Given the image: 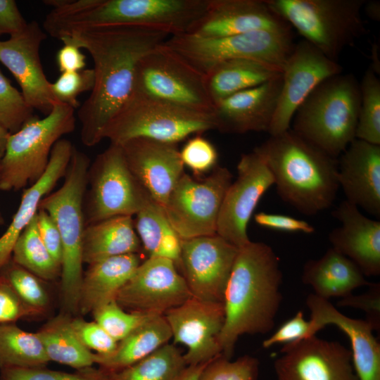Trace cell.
I'll list each match as a JSON object with an SVG mask.
<instances>
[{
    "label": "cell",
    "instance_id": "6da1fadb",
    "mask_svg": "<svg viewBox=\"0 0 380 380\" xmlns=\"http://www.w3.org/2000/svg\"><path fill=\"white\" fill-rule=\"evenodd\" d=\"M170 37L154 29L115 25L77 31L60 39L87 50L94 63V87L77 110L84 146L103 139L106 126L133 94L139 62Z\"/></svg>",
    "mask_w": 380,
    "mask_h": 380
},
{
    "label": "cell",
    "instance_id": "7a4b0ae2",
    "mask_svg": "<svg viewBox=\"0 0 380 380\" xmlns=\"http://www.w3.org/2000/svg\"><path fill=\"white\" fill-rule=\"evenodd\" d=\"M282 277L279 259L270 246L251 241L239 248L224 294L222 356L232 358L241 336L273 329L282 300Z\"/></svg>",
    "mask_w": 380,
    "mask_h": 380
},
{
    "label": "cell",
    "instance_id": "3957f363",
    "mask_svg": "<svg viewBox=\"0 0 380 380\" xmlns=\"http://www.w3.org/2000/svg\"><path fill=\"white\" fill-rule=\"evenodd\" d=\"M209 0H53L43 26L60 39L89 28L132 25L170 37L189 33L205 13Z\"/></svg>",
    "mask_w": 380,
    "mask_h": 380
},
{
    "label": "cell",
    "instance_id": "277c9868",
    "mask_svg": "<svg viewBox=\"0 0 380 380\" xmlns=\"http://www.w3.org/2000/svg\"><path fill=\"white\" fill-rule=\"evenodd\" d=\"M271 171L279 197L302 214L329 209L339 187L335 158L291 128L253 149Z\"/></svg>",
    "mask_w": 380,
    "mask_h": 380
},
{
    "label": "cell",
    "instance_id": "5b68a950",
    "mask_svg": "<svg viewBox=\"0 0 380 380\" xmlns=\"http://www.w3.org/2000/svg\"><path fill=\"white\" fill-rule=\"evenodd\" d=\"M360 82L350 73L322 81L297 108L291 128L329 156L338 158L355 139Z\"/></svg>",
    "mask_w": 380,
    "mask_h": 380
},
{
    "label": "cell",
    "instance_id": "8992f818",
    "mask_svg": "<svg viewBox=\"0 0 380 380\" xmlns=\"http://www.w3.org/2000/svg\"><path fill=\"white\" fill-rule=\"evenodd\" d=\"M90 159L74 148L61 186L41 201L55 222L62 239L61 296L63 312L78 314L82 284V239L85 228L83 203Z\"/></svg>",
    "mask_w": 380,
    "mask_h": 380
},
{
    "label": "cell",
    "instance_id": "52a82bcc",
    "mask_svg": "<svg viewBox=\"0 0 380 380\" xmlns=\"http://www.w3.org/2000/svg\"><path fill=\"white\" fill-rule=\"evenodd\" d=\"M366 0H266L291 27L329 59L365 35L362 17Z\"/></svg>",
    "mask_w": 380,
    "mask_h": 380
},
{
    "label": "cell",
    "instance_id": "ba28073f",
    "mask_svg": "<svg viewBox=\"0 0 380 380\" xmlns=\"http://www.w3.org/2000/svg\"><path fill=\"white\" fill-rule=\"evenodd\" d=\"M75 109L58 103L43 118L34 115L10 134L0 171V190L18 191L44 173L55 144L75 129Z\"/></svg>",
    "mask_w": 380,
    "mask_h": 380
},
{
    "label": "cell",
    "instance_id": "9c48e42d",
    "mask_svg": "<svg viewBox=\"0 0 380 380\" xmlns=\"http://www.w3.org/2000/svg\"><path fill=\"white\" fill-rule=\"evenodd\" d=\"M215 129L213 113L195 111L132 94L106 126L103 139L120 145L135 138L177 144Z\"/></svg>",
    "mask_w": 380,
    "mask_h": 380
},
{
    "label": "cell",
    "instance_id": "30bf717a",
    "mask_svg": "<svg viewBox=\"0 0 380 380\" xmlns=\"http://www.w3.org/2000/svg\"><path fill=\"white\" fill-rule=\"evenodd\" d=\"M133 94L198 112L214 108L205 74L163 43L139 62Z\"/></svg>",
    "mask_w": 380,
    "mask_h": 380
},
{
    "label": "cell",
    "instance_id": "8fae6325",
    "mask_svg": "<svg viewBox=\"0 0 380 380\" xmlns=\"http://www.w3.org/2000/svg\"><path fill=\"white\" fill-rule=\"evenodd\" d=\"M163 44L203 73L217 63L239 58L260 61L282 69L294 45L291 31L270 30L217 38L186 33L171 36Z\"/></svg>",
    "mask_w": 380,
    "mask_h": 380
},
{
    "label": "cell",
    "instance_id": "7c38bea8",
    "mask_svg": "<svg viewBox=\"0 0 380 380\" xmlns=\"http://www.w3.org/2000/svg\"><path fill=\"white\" fill-rule=\"evenodd\" d=\"M87 186L85 227L113 217H133L148 194L129 170L121 146L113 144L90 163Z\"/></svg>",
    "mask_w": 380,
    "mask_h": 380
},
{
    "label": "cell",
    "instance_id": "4fadbf2b",
    "mask_svg": "<svg viewBox=\"0 0 380 380\" xmlns=\"http://www.w3.org/2000/svg\"><path fill=\"white\" fill-rule=\"evenodd\" d=\"M232 174L217 165L204 178L184 173L170 194L164 209L182 240L217 234L218 219Z\"/></svg>",
    "mask_w": 380,
    "mask_h": 380
},
{
    "label": "cell",
    "instance_id": "5bb4252c",
    "mask_svg": "<svg viewBox=\"0 0 380 380\" xmlns=\"http://www.w3.org/2000/svg\"><path fill=\"white\" fill-rule=\"evenodd\" d=\"M191 296L172 260L148 257L120 289L115 300L129 312L163 315Z\"/></svg>",
    "mask_w": 380,
    "mask_h": 380
},
{
    "label": "cell",
    "instance_id": "9a60e30c",
    "mask_svg": "<svg viewBox=\"0 0 380 380\" xmlns=\"http://www.w3.org/2000/svg\"><path fill=\"white\" fill-rule=\"evenodd\" d=\"M239 248L217 234L182 240L178 270L193 297L223 303Z\"/></svg>",
    "mask_w": 380,
    "mask_h": 380
},
{
    "label": "cell",
    "instance_id": "2e32d148",
    "mask_svg": "<svg viewBox=\"0 0 380 380\" xmlns=\"http://www.w3.org/2000/svg\"><path fill=\"white\" fill-rule=\"evenodd\" d=\"M342 72V67L305 40L294 44L281 72L277 106L270 135L291 128L293 115L304 100L324 80Z\"/></svg>",
    "mask_w": 380,
    "mask_h": 380
},
{
    "label": "cell",
    "instance_id": "e0dca14e",
    "mask_svg": "<svg viewBox=\"0 0 380 380\" xmlns=\"http://www.w3.org/2000/svg\"><path fill=\"white\" fill-rule=\"evenodd\" d=\"M237 174L225 194L217 234L241 248L251 241L249 220L262 196L274 185V179L264 159L254 150L241 156Z\"/></svg>",
    "mask_w": 380,
    "mask_h": 380
},
{
    "label": "cell",
    "instance_id": "ac0fdd59",
    "mask_svg": "<svg viewBox=\"0 0 380 380\" xmlns=\"http://www.w3.org/2000/svg\"><path fill=\"white\" fill-rule=\"evenodd\" d=\"M274 362L277 380H358L351 351L316 335L284 345Z\"/></svg>",
    "mask_w": 380,
    "mask_h": 380
},
{
    "label": "cell",
    "instance_id": "d6986e66",
    "mask_svg": "<svg viewBox=\"0 0 380 380\" xmlns=\"http://www.w3.org/2000/svg\"><path fill=\"white\" fill-rule=\"evenodd\" d=\"M174 344L187 348L184 354L189 365L207 363L222 355L220 336L224 322L223 303L190 297L164 314Z\"/></svg>",
    "mask_w": 380,
    "mask_h": 380
},
{
    "label": "cell",
    "instance_id": "ffe728a7",
    "mask_svg": "<svg viewBox=\"0 0 380 380\" xmlns=\"http://www.w3.org/2000/svg\"><path fill=\"white\" fill-rule=\"evenodd\" d=\"M47 34L33 20L20 33L0 41V62L12 73L26 103L48 115L60 103L51 89L39 57L41 44Z\"/></svg>",
    "mask_w": 380,
    "mask_h": 380
},
{
    "label": "cell",
    "instance_id": "44dd1931",
    "mask_svg": "<svg viewBox=\"0 0 380 380\" xmlns=\"http://www.w3.org/2000/svg\"><path fill=\"white\" fill-rule=\"evenodd\" d=\"M120 146L133 176L164 207L172 190L184 173L177 144L135 138Z\"/></svg>",
    "mask_w": 380,
    "mask_h": 380
},
{
    "label": "cell",
    "instance_id": "7402d4cb",
    "mask_svg": "<svg viewBox=\"0 0 380 380\" xmlns=\"http://www.w3.org/2000/svg\"><path fill=\"white\" fill-rule=\"evenodd\" d=\"M306 305L310 312L306 338L316 335L327 325L336 326L350 340L353 365L358 380H380V344L370 324L343 315L329 300L314 293L308 296Z\"/></svg>",
    "mask_w": 380,
    "mask_h": 380
},
{
    "label": "cell",
    "instance_id": "603a6c76",
    "mask_svg": "<svg viewBox=\"0 0 380 380\" xmlns=\"http://www.w3.org/2000/svg\"><path fill=\"white\" fill-rule=\"evenodd\" d=\"M291 31L266 0H209L203 16L187 34L217 38L256 30Z\"/></svg>",
    "mask_w": 380,
    "mask_h": 380
},
{
    "label": "cell",
    "instance_id": "cb8c5ba5",
    "mask_svg": "<svg viewBox=\"0 0 380 380\" xmlns=\"http://www.w3.org/2000/svg\"><path fill=\"white\" fill-rule=\"evenodd\" d=\"M281 87V75L217 101L213 111L215 129L230 134L268 132Z\"/></svg>",
    "mask_w": 380,
    "mask_h": 380
},
{
    "label": "cell",
    "instance_id": "d4e9b609",
    "mask_svg": "<svg viewBox=\"0 0 380 380\" xmlns=\"http://www.w3.org/2000/svg\"><path fill=\"white\" fill-rule=\"evenodd\" d=\"M331 215L341 225L329 234L331 248L351 260L366 277L380 274V222L343 201Z\"/></svg>",
    "mask_w": 380,
    "mask_h": 380
},
{
    "label": "cell",
    "instance_id": "484cf974",
    "mask_svg": "<svg viewBox=\"0 0 380 380\" xmlns=\"http://www.w3.org/2000/svg\"><path fill=\"white\" fill-rule=\"evenodd\" d=\"M338 182L346 201L380 217V145L355 139L338 160Z\"/></svg>",
    "mask_w": 380,
    "mask_h": 380
},
{
    "label": "cell",
    "instance_id": "4316f807",
    "mask_svg": "<svg viewBox=\"0 0 380 380\" xmlns=\"http://www.w3.org/2000/svg\"><path fill=\"white\" fill-rule=\"evenodd\" d=\"M74 148L69 140L59 139L51 150L49 162L43 175L29 188L24 189L18 210L0 237V271L11 259L18 239L36 216L42 200L64 177Z\"/></svg>",
    "mask_w": 380,
    "mask_h": 380
},
{
    "label": "cell",
    "instance_id": "83f0119b",
    "mask_svg": "<svg viewBox=\"0 0 380 380\" xmlns=\"http://www.w3.org/2000/svg\"><path fill=\"white\" fill-rule=\"evenodd\" d=\"M141 253L106 258L89 265L83 273L80 291L78 314L92 312L115 299L120 289L141 262Z\"/></svg>",
    "mask_w": 380,
    "mask_h": 380
},
{
    "label": "cell",
    "instance_id": "f1b7e54d",
    "mask_svg": "<svg viewBox=\"0 0 380 380\" xmlns=\"http://www.w3.org/2000/svg\"><path fill=\"white\" fill-rule=\"evenodd\" d=\"M301 278L305 284L312 288L315 295L326 300L332 297L342 298L370 284L351 260L333 248L319 259L308 260Z\"/></svg>",
    "mask_w": 380,
    "mask_h": 380
},
{
    "label": "cell",
    "instance_id": "f546056e",
    "mask_svg": "<svg viewBox=\"0 0 380 380\" xmlns=\"http://www.w3.org/2000/svg\"><path fill=\"white\" fill-rule=\"evenodd\" d=\"M141 241L133 217L116 216L85 227L82 239V260L91 265L114 256L141 253Z\"/></svg>",
    "mask_w": 380,
    "mask_h": 380
},
{
    "label": "cell",
    "instance_id": "4dcf8cb0",
    "mask_svg": "<svg viewBox=\"0 0 380 380\" xmlns=\"http://www.w3.org/2000/svg\"><path fill=\"white\" fill-rule=\"evenodd\" d=\"M282 69L253 59L221 61L205 74L209 94L214 104L237 92L260 85L281 75Z\"/></svg>",
    "mask_w": 380,
    "mask_h": 380
},
{
    "label": "cell",
    "instance_id": "1f68e13d",
    "mask_svg": "<svg viewBox=\"0 0 380 380\" xmlns=\"http://www.w3.org/2000/svg\"><path fill=\"white\" fill-rule=\"evenodd\" d=\"M171 338V330L164 315H155L118 342L111 353H94V362L108 372H117L145 358L167 343Z\"/></svg>",
    "mask_w": 380,
    "mask_h": 380
},
{
    "label": "cell",
    "instance_id": "d6a6232c",
    "mask_svg": "<svg viewBox=\"0 0 380 380\" xmlns=\"http://www.w3.org/2000/svg\"><path fill=\"white\" fill-rule=\"evenodd\" d=\"M134 216V229L148 257L168 258L178 268L182 239L170 223L164 207L148 194Z\"/></svg>",
    "mask_w": 380,
    "mask_h": 380
},
{
    "label": "cell",
    "instance_id": "836d02e7",
    "mask_svg": "<svg viewBox=\"0 0 380 380\" xmlns=\"http://www.w3.org/2000/svg\"><path fill=\"white\" fill-rule=\"evenodd\" d=\"M72 315L62 312L48 320L36 331L49 361L76 369L91 367L94 353L79 340L71 324Z\"/></svg>",
    "mask_w": 380,
    "mask_h": 380
},
{
    "label": "cell",
    "instance_id": "e575fe53",
    "mask_svg": "<svg viewBox=\"0 0 380 380\" xmlns=\"http://www.w3.org/2000/svg\"><path fill=\"white\" fill-rule=\"evenodd\" d=\"M49 362L36 332L16 324L0 325V369L44 367Z\"/></svg>",
    "mask_w": 380,
    "mask_h": 380
},
{
    "label": "cell",
    "instance_id": "d590c367",
    "mask_svg": "<svg viewBox=\"0 0 380 380\" xmlns=\"http://www.w3.org/2000/svg\"><path fill=\"white\" fill-rule=\"evenodd\" d=\"M186 367L182 351L175 344L166 343L134 365L109 374L110 380H175Z\"/></svg>",
    "mask_w": 380,
    "mask_h": 380
},
{
    "label": "cell",
    "instance_id": "8d00e7d4",
    "mask_svg": "<svg viewBox=\"0 0 380 380\" xmlns=\"http://www.w3.org/2000/svg\"><path fill=\"white\" fill-rule=\"evenodd\" d=\"M11 259L46 281L61 278V265L55 260L39 236L37 215L18 239Z\"/></svg>",
    "mask_w": 380,
    "mask_h": 380
},
{
    "label": "cell",
    "instance_id": "74e56055",
    "mask_svg": "<svg viewBox=\"0 0 380 380\" xmlns=\"http://www.w3.org/2000/svg\"><path fill=\"white\" fill-rule=\"evenodd\" d=\"M360 90L355 139L380 145V80L370 68L360 82Z\"/></svg>",
    "mask_w": 380,
    "mask_h": 380
},
{
    "label": "cell",
    "instance_id": "f35d334b",
    "mask_svg": "<svg viewBox=\"0 0 380 380\" xmlns=\"http://www.w3.org/2000/svg\"><path fill=\"white\" fill-rule=\"evenodd\" d=\"M0 275L21 300L41 317L48 312L51 296L46 281L18 265L12 259L1 270Z\"/></svg>",
    "mask_w": 380,
    "mask_h": 380
},
{
    "label": "cell",
    "instance_id": "ab89813d",
    "mask_svg": "<svg viewBox=\"0 0 380 380\" xmlns=\"http://www.w3.org/2000/svg\"><path fill=\"white\" fill-rule=\"evenodd\" d=\"M94 321L114 340L120 341L145 321L155 315L126 312L115 300L94 310Z\"/></svg>",
    "mask_w": 380,
    "mask_h": 380
},
{
    "label": "cell",
    "instance_id": "60d3db41",
    "mask_svg": "<svg viewBox=\"0 0 380 380\" xmlns=\"http://www.w3.org/2000/svg\"><path fill=\"white\" fill-rule=\"evenodd\" d=\"M33 112L21 92L0 70V124L11 134L15 133L34 115Z\"/></svg>",
    "mask_w": 380,
    "mask_h": 380
},
{
    "label": "cell",
    "instance_id": "b9f144b4",
    "mask_svg": "<svg viewBox=\"0 0 380 380\" xmlns=\"http://www.w3.org/2000/svg\"><path fill=\"white\" fill-rule=\"evenodd\" d=\"M259 360L245 355L232 360L220 355L204 368L198 380H258Z\"/></svg>",
    "mask_w": 380,
    "mask_h": 380
},
{
    "label": "cell",
    "instance_id": "7bdbcfd3",
    "mask_svg": "<svg viewBox=\"0 0 380 380\" xmlns=\"http://www.w3.org/2000/svg\"><path fill=\"white\" fill-rule=\"evenodd\" d=\"M74 373L37 368L1 369L0 380H110L109 372L92 366Z\"/></svg>",
    "mask_w": 380,
    "mask_h": 380
},
{
    "label": "cell",
    "instance_id": "ee69618b",
    "mask_svg": "<svg viewBox=\"0 0 380 380\" xmlns=\"http://www.w3.org/2000/svg\"><path fill=\"white\" fill-rule=\"evenodd\" d=\"M94 84V70L88 68L79 71L61 72L54 82H51V89L60 103L75 109L80 106L78 96L85 91H91Z\"/></svg>",
    "mask_w": 380,
    "mask_h": 380
},
{
    "label": "cell",
    "instance_id": "f6af8a7d",
    "mask_svg": "<svg viewBox=\"0 0 380 380\" xmlns=\"http://www.w3.org/2000/svg\"><path fill=\"white\" fill-rule=\"evenodd\" d=\"M184 166L199 177L211 172L217 165L218 153L215 146L201 134L189 139L179 151Z\"/></svg>",
    "mask_w": 380,
    "mask_h": 380
},
{
    "label": "cell",
    "instance_id": "bcb514c9",
    "mask_svg": "<svg viewBox=\"0 0 380 380\" xmlns=\"http://www.w3.org/2000/svg\"><path fill=\"white\" fill-rule=\"evenodd\" d=\"M71 324L79 340L89 350L106 355L116 348L118 342L95 321L87 322L80 317L72 316Z\"/></svg>",
    "mask_w": 380,
    "mask_h": 380
},
{
    "label": "cell",
    "instance_id": "7dc6e473",
    "mask_svg": "<svg viewBox=\"0 0 380 380\" xmlns=\"http://www.w3.org/2000/svg\"><path fill=\"white\" fill-rule=\"evenodd\" d=\"M338 307H347L362 311L374 330L380 329V284L371 283L366 292L360 295L353 293L341 298Z\"/></svg>",
    "mask_w": 380,
    "mask_h": 380
},
{
    "label": "cell",
    "instance_id": "c3c4849f",
    "mask_svg": "<svg viewBox=\"0 0 380 380\" xmlns=\"http://www.w3.org/2000/svg\"><path fill=\"white\" fill-rule=\"evenodd\" d=\"M38 317L41 315L27 306L0 275V325L15 324L21 319Z\"/></svg>",
    "mask_w": 380,
    "mask_h": 380
},
{
    "label": "cell",
    "instance_id": "681fc988",
    "mask_svg": "<svg viewBox=\"0 0 380 380\" xmlns=\"http://www.w3.org/2000/svg\"><path fill=\"white\" fill-rule=\"evenodd\" d=\"M310 322L302 311H298L291 319L281 324L269 338L262 341V347L268 348L276 344H287L307 337Z\"/></svg>",
    "mask_w": 380,
    "mask_h": 380
},
{
    "label": "cell",
    "instance_id": "f907efd6",
    "mask_svg": "<svg viewBox=\"0 0 380 380\" xmlns=\"http://www.w3.org/2000/svg\"><path fill=\"white\" fill-rule=\"evenodd\" d=\"M254 220L258 225L273 230L305 234L315 230L309 222L285 215L260 212L254 215Z\"/></svg>",
    "mask_w": 380,
    "mask_h": 380
},
{
    "label": "cell",
    "instance_id": "816d5d0a",
    "mask_svg": "<svg viewBox=\"0 0 380 380\" xmlns=\"http://www.w3.org/2000/svg\"><path fill=\"white\" fill-rule=\"evenodd\" d=\"M37 223L39 236L51 255L61 265L63 244L59 230L52 217L44 210L39 208Z\"/></svg>",
    "mask_w": 380,
    "mask_h": 380
},
{
    "label": "cell",
    "instance_id": "f5cc1de1",
    "mask_svg": "<svg viewBox=\"0 0 380 380\" xmlns=\"http://www.w3.org/2000/svg\"><path fill=\"white\" fill-rule=\"evenodd\" d=\"M26 22L14 0H0V35L11 36L23 31Z\"/></svg>",
    "mask_w": 380,
    "mask_h": 380
},
{
    "label": "cell",
    "instance_id": "db71d44e",
    "mask_svg": "<svg viewBox=\"0 0 380 380\" xmlns=\"http://www.w3.org/2000/svg\"><path fill=\"white\" fill-rule=\"evenodd\" d=\"M56 62L61 72L79 71L86 65V56L77 46L65 43L57 53Z\"/></svg>",
    "mask_w": 380,
    "mask_h": 380
},
{
    "label": "cell",
    "instance_id": "11a10c76",
    "mask_svg": "<svg viewBox=\"0 0 380 380\" xmlns=\"http://www.w3.org/2000/svg\"><path fill=\"white\" fill-rule=\"evenodd\" d=\"M210 362L187 366L175 380H198L203 370Z\"/></svg>",
    "mask_w": 380,
    "mask_h": 380
},
{
    "label": "cell",
    "instance_id": "9f6ffc18",
    "mask_svg": "<svg viewBox=\"0 0 380 380\" xmlns=\"http://www.w3.org/2000/svg\"><path fill=\"white\" fill-rule=\"evenodd\" d=\"M367 15L373 20L379 21L380 20V1H367L363 8Z\"/></svg>",
    "mask_w": 380,
    "mask_h": 380
},
{
    "label": "cell",
    "instance_id": "6f0895ef",
    "mask_svg": "<svg viewBox=\"0 0 380 380\" xmlns=\"http://www.w3.org/2000/svg\"><path fill=\"white\" fill-rule=\"evenodd\" d=\"M10 132L0 124V171Z\"/></svg>",
    "mask_w": 380,
    "mask_h": 380
},
{
    "label": "cell",
    "instance_id": "680465c9",
    "mask_svg": "<svg viewBox=\"0 0 380 380\" xmlns=\"http://www.w3.org/2000/svg\"><path fill=\"white\" fill-rule=\"evenodd\" d=\"M5 222V220H4V216L2 215V213L0 210V225H2L4 224Z\"/></svg>",
    "mask_w": 380,
    "mask_h": 380
}]
</instances>
